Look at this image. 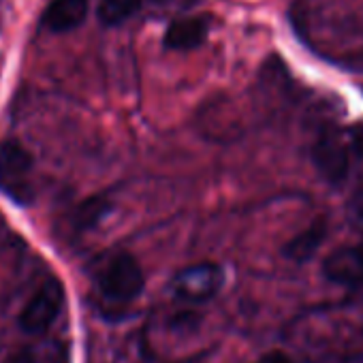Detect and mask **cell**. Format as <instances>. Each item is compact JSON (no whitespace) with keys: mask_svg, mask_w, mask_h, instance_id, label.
Instances as JSON below:
<instances>
[{"mask_svg":"<svg viewBox=\"0 0 363 363\" xmlns=\"http://www.w3.org/2000/svg\"><path fill=\"white\" fill-rule=\"evenodd\" d=\"M65 303V289L56 278L45 280L39 291L30 297L20 314V327L24 333L39 335L45 333L58 318Z\"/></svg>","mask_w":363,"mask_h":363,"instance_id":"cell-5","label":"cell"},{"mask_svg":"<svg viewBox=\"0 0 363 363\" xmlns=\"http://www.w3.org/2000/svg\"><path fill=\"white\" fill-rule=\"evenodd\" d=\"M88 16V0H52L43 13V26L52 33H69Z\"/></svg>","mask_w":363,"mask_h":363,"instance_id":"cell-8","label":"cell"},{"mask_svg":"<svg viewBox=\"0 0 363 363\" xmlns=\"http://www.w3.org/2000/svg\"><path fill=\"white\" fill-rule=\"evenodd\" d=\"M350 145H352V152L359 154V158H361V156H363V124H361V122L352 128Z\"/></svg>","mask_w":363,"mask_h":363,"instance_id":"cell-13","label":"cell"},{"mask_svg":"<svg viewBox=\"0 0 363 363\" xmlns=\"http://www.w3.org/2000/svg\"><path fill=\"white\" fill-rule=\"evenodd\" d=\"M143 272L137 259L128 252H116L107 257L94 274V289L105 312L120 314L143 293Z\"/></svg>","mask_w":363,"mask_h":363,"instance_id":"cell-1","label":"cell"},{"mask_svg":"<svg viewBox=\"0 0 363 363\" xmlns=\"http://www.w3.org/2000/svg\"><path fill=\"white\" fill-rule=\"evenodd\" d=\"M33 156L18 141L0 143V193L18 206H33Z\"/></svg>","mask_w":363,"mask_h":363,"instance_id":"cell-2","label":"cell"},{"mask_svg":"<svg viewBox=\"0 0 363 363\" xmlns=\"http://www.w3.org/2000/svg\"><path fill=\"white\" fill-rule=\"evenodd\" d=\"M359 65H361V67H363V56H361V62H359Z\"/></svg>","mask_w":363,"mask_h":363,"instance_id":"cell-16","label":"cell"},{"mask_svg":"<svg viewBox=\"0 0 363 363\" xmlns=\"http://www.w3.org/2000/svg\"><path fill=\"white\" fill-rule=\"evenodd\" d=\"M325 238H327V227H325L323 220H318V223L310 225L306 231H301L299 235H295L284 246L282 252H284L286 259H291L295 263H306V261H310L316 255V250L323 246Z\"/></svg>","mask_w":363,"mask_h":363,"instance_id":"cell-9","label":"cell"},{"mask_svg":"<svg viewBox=\"0 0 363 363\" xmlns=\"http://www.w3.org/2000/svg\"><path fill=\"white\" fill-rule=\"evenodd\" d=\"M323 276L344 289L363 286V242L335 248L323 261Z\"/></svg>","mask_w":363,"mask_h":363,"instance_id":"cell-6","label":"cell"},{"mask_svg":"<svg viewBox=\"0 0 363 363\" xmlns=\"http://www.w3.org/2000/svg\"><path fill=\"white\" fill-rule=\"evenodd\" d=\"M210 33V18L206 16H191V18H179L169 24L164 33V48L175 52H189L199 48Z\"/></svg>","mask_w":363,"mask_h":363,"instance_id":"cell-7","label":"cell"},{"mask_svg":"<svg viewBox=\"0 0 363 363\" xmlns=\"http://www.w3.org/2000/svg\"><path fill=\"white\" fill-rule=\"evenodd\" d=\"M352 145L340 128H325L312 145V160L323 177L331 184H340L348 175Z\"/></svg>","mask_w":363,"mask_h":363,"instance_id":"cell-4","label":"cell"},{"mask_svg":"<svg viewBox=\"0 0 363 363\" xmlns=\"http://www.w3.org/2000/svg\"><path fill=\"white\" fill-rule=\"evenodd\" d=\"M107 212H109V203H107L103 197H94V199H90V201H86V203L79 206V210H77V214H75V227H77L79 231L90 229V227H94Z\"/></svg>","mask_w":363,"mask_h":363,"instance_id":"cell-12","label":"cell"},{"mask_svg":"<svg viewBox=\"0 0 363 363\" xmlns=\"http://www.w3.org/2000/svg\"><path fill=\"white\" fill-rule=\"evenodd\" d=\"M7 363H69V352L65 346H58V344L52 350L26 346L18 350L13 357H9Z\"/></svg>","mask_w":363,"mask_h":363,"instance_id":"cell-11","label":"cell"},{"mask_svg":"<svg viewBox=\"0 0 363 363\" xmlns=\"http://www.w3.org/2000/svg\"><path fill=\"white\" fill-rule=\"evenodd\" d=\"M350 208H352L354 216H357L359 220H363V186L354 193V197H352V201H350Z\"/></svg>","mask_w":363,"mask_h":363,"instance_id":"cell-14","label":"cell"},{"mask_svg":"<svg viewBox=\"0 0 363 363\" xmlns=\"http://www.w3.org/2000/svg\"><path fill=\"white\" fill-rule=\"evenodd\" d=\"M141 7V0H101L99 20L105 26H120L133 18Z\"/></svg>","mask_w":363,"mask_h":363,"instance_id":"cell-10","label":"cell"},{"mask_svg":"<svg viewBox=\"0 0 363 363\" xmlns=\"http://www.w3.org/2000/svg\"><path fill=\"white\" fill-rule=\"evenodd\" d=\"M257 363H293V359L286 357L284 352H269L263 359H259Z\"/></svg>","mask_w":363,"mask_h":363,"instance_id":"cell-15","label":"cell"},{"mask_svg":"<svg viewBox=\"0 0 363 363\" xmlns=\"http://www.w3.org/2000/svg\"><path fill=\"white\" fill-rule=\"evenodd\" d=\"M225 284V272L216 263H197L177 272L171 280V291L186 303L210 301Z\"/></svg>","mask_w":363,"mask_h":363,"instance_id":"cell-3","label":"cell"}]
</instances>
